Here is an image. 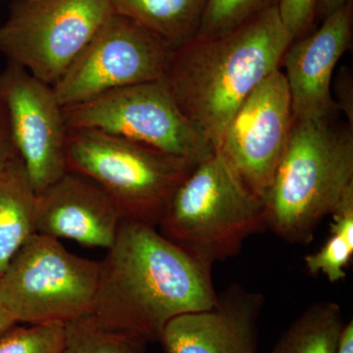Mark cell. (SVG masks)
Instances as JSON below:
<instances>
[{
	"label": "cell",
	"mask_w": 353,
	"mask_h": 353,
	"mask_svg": "<svg viewBox=\"0 0 353 353\" xmlns=\"http://www.w3.org/2000/svg\"><path fill=\"white\" fill-rule=\"evenodd\" d=\"M173 48L154 34L111 14L52 85L62 108L117 88L163 79Z\"/></svg>",
	"instance_id": "9c48e42d"
},
{
	"label": "cell",
	"mask_w": 353,
	"mask_h": 353,
	"mask_svg": "<svg viewBox=\"0 0 353 353\" xmlns=\"http://www.w3.org/2000/svg\"><path fill=\"white\" fill-rule=\"evenodd\" d=\"M0 353H65V326L13 325L0 333Z\"/></svg>",
	"instance_id": "ffe728a7"
},
{
	"label": "cell",
	"mask_w": 353,
	"mask_h": 353,
	"mask_svg": "<svg viewBox=\"0 0 353 353\" xmlns=\"http://www.w3.org/2000/svg\"><path fill=\"white\" fill-rule=\"evenodd\" d=\"M294 41L275 4L233 31L172 50L163 80L183 115L218 152L230 121Z\"/></svg>",
	"instance_id": "7a4b0ae2"
},
{
	"label": "cell",
	"mask_w": 353,
	"mask_h": 353,
	"mask_svg": "<svg viewBox=\"0 0 353 353\" xmlns=\"http://www.w3.org/2000/svg\"><path fill=\"white\" fill-rule=\"evenodd\" d=\"M338 353H353V322L347 323L341 336Z\"/></svg>",
	"instance_id": "484cf974"
},
{
	"label": "cell",
	"mask_w": 353,
	"mask_h": 353,
	"mask_svg": "<svg viewBox=\"0 0 353 353\" xmlns=\"http://www.w3.org/2000/svg\"><path fill=\"white\" fill-rule=\"evenodd\" d=\"M15 324H17V323L14 321L13 318L9 315V313L0 304V333L10 328V327Z\"/></svg>",
	"instance_id": "4316f807"
},
{
	"label": "cell",
	"mask_w": 353,
	"mask_h": 353,
	"mask_svg": "<svg viewBox=\"0 0 353 353\" xmlns=\"http://www.w3.org/2000/svg\"><path fill=\"white\" fill-rule=\"evenodd\" d=\"M68 129L94 130L201 163L215 152L183 115L163 79L63 108Z\"/></svg>",
	"instance_id": "52a82bcc"
},
{
	"label": "cell",
	"mask_w": 353,
	"mask_h": 353,
	"mask_svg": "<svg viewBox=\"0 0 353 353\" xmlns=\"http://www.w3.org/2000/svg\"><path fill=\"white\" fill-rule=\"evenodd\" d=\"M99 261L34 234L0 279V304L17 324L66 325L92 315Z\"/></svg>",
	"instance_id": "8992f818"
},
{
	"label": "cell",
	"mask_w": 353,
	"mask_h": 353,
	"mask_svg": "<svg viewBox=\"0 0 353 353\" xmlns=\"http://www.w3.org/2000/svg\"><path fill=\"white\" fill-rule=\"evenodd\" d=\"M67 171L105 190L123 220L157 228L174 194L196 163L94 130L68 129Z\"/></svg>",
	"instance_id": "5b68a950"
},
{
	"label": "cell",
	"mask_w": 353,
	"mask_h": 353,
	"mask_svg": "<svg viewBox=\"0 0 353 353\" xmlns=\"http://www.w3.org/2000/svg\"><path fill=\"white\" fill-rule=\"evenodd\" d=\"M36 192L22 160L0 172V279L32 234Z\"/></svg>",
	"instance_id": "2e32d148"
},
{
	"label": "cell",
	"mask_w": 353,
	"mask_h": 353,
	"mask_svg": "<svg viewBox=\"0 0 353 353\" xmlns=\"http://www.w3.org/2000/svg\"><path fill=\"white\" fill-rule=\"evenodd\" d=\"M264 296L238 284L217 294L212 307L176 316L159 341L166 353H257Z\"/></svg>",
	"instance_id": "5bb4252c"
},
{
	"label": "cell",
	"mask_w": 353,
	"mask_h": 353,
	"mask_svg": "<svg viewBox=\"0 0 353 353\" xmlns=\"http://www.w3.org/2000/svg\"><path fill=\"white\" fill-rule=\"evenodd\" d=\"M217 294L211 269L157 228L123 220L99 261L92 316L108 328L152 343L176 316L212 307Z\"/></svg>",
	"instance_id": "6da1fadb"
},
{
	"label": "cell",
	"mask_w": 353,
	"mask_h": 353,
	"mask_svg": "<svg viewBox=\"0 0 353 353\" xmlns=\"http://www.w3.org/2000/svg\"><path fill=\"white\" fill-rule=\"evenodd\" d=\"M336 97V108L347 116V123L353 126V76L352 70L347 66L340 69L332 83Z\"/></svg>",
	"instance_id": "cb8c5ba5"
},
{
	"label": "cell",
	"mask_w": 353,
	"mask_h": 353,
	"mask_svg": "<svg viewBox=\"0 0 353 353\" xmlns=\"http://www.w3.org/2000/svg\"><path fill=\"white\" fill-rule=\"evenodd\" d=\"M350 1L352 0H318L316 17L319 16L322 20H324L325 18L329 17L332 14L347 6Z\"/></svg>",
	"instance_id": "d4e9b609"
},
{
	"label": "cell",
	"mask_w": 353,
	"mask_h": 353,
	"mask_svg": "<svg viewBox=\"0 0 353 353\" xmlns=\"http://www.w3.org/2000/svg\"><path fill=\"white\" fill-rule=\"evenodd\" d=\"M352 0L323 20L317 31L294 39L283 57L296 119H334V70L352 44Z\"/></svg>",
	"instance_id": "7c38bea8"
},
{
	"label": "cell",
	"mask_w": 353,
	"mask_h": 353,
	"mask_svg": "<svg viewBox=\"0 0 353 353\" xmlns=\"http://www.w3.org/2000/svg\"><path fill=\"white\" fill-rule=\"evenodd\" d=\"M111 14L108 0H13L0 54L53 85Z\"/></svg>",
	"instance_id": "ba28073f"
},
{
	"label": "cell",
	"mask_w": 353,
	"mask_h": 353,
	"mask_svg": "<svg viewBox=\"0 0 353 353\" xmlns=\"http://www.w3.org/2000/svg\"><path fill=\"white\" fill-rule=\"evenodd\" d=\"M278 3V0H208L197 38L233 31Z\"/></svg>",
	"instance_id": "d6986e66"
},
{
	"label": "cell",
	"mask_w": 353,
	"mask_h": 353,
	"mask_svg": "<svg viewBox=\"0 0 353 353\" xmlns=\"http://www.w3.org/2000/svg\"><path fill=\"white\" fill-rule=\"evenodd\" d=\"M267 228L263 201L219 152L196 165L176 190L157 230L204 267L236 256Z\"/></svg>",
	"instance_id": "277c9868"
},
{
	"label": "cell",
	"mask_w": 353,
	"mask_h": 353,
	"mask_svg": "<svg viewBox=\"0 0 353 353\" xmlns=\"http://www.w3.org/2000/svg\"><path fill=\"white\" fill-rule=\"evenodd\" d=\"M112 13L134 21L172 48L197 37L208 0H108Z\"/></svg>",
	"instance_id": "9a60e30c"
},
{
	"label": "cell",
	"mask_w": 353,
	"mask_h": 353,
	"mask_svg": "<svg viewBox=\"0 0 353 353\" xmlns=\"http://www.w3.org/2000/svg\"><path fill=\"white\" fill-rule=\"evenodd\" d=\"M318 0H278L281 20L294 41L310 32Z\"/></svg>",
	"instance_id": "7402d4cb"
},
{
	"label": "cell",
	"mask_w": 353,
	"mask_h": 353,
	"mask_svg": "<svg viewBox=\"0 0 353 353\" xmlns=\"http://www.w3.org/2000/svg\"><path fill=\"white\" fill-rule=\"evenodd\" d=\"M294 122L289 85L279 69L250 92L228 125L216 152L259 199L270 187Z\"/></svg>",
	"instance_id": "30bf717a"
},
{
	"label": "cell",
	"mask_w": 353,
	"mask_h": 353,
	"mask_svg": "<svg viewBox=\"0 0 353 353\" xmlns=\"http://www.w3.org/2000/svg\"><path fill=\"white\" fill-rule=\"evenodd\" d=\"M148 343L103 326L92 315L65 325V353H146Z\"/></svg>",
	"instance_id": "ac0fdd59"
},
{
	"label": "cell",
	"mask_w": 353,
	"mask_h": 353,
	"mask_svg": "<svg viewBox=\"0 0 353 353\" xmlns=\"http://www.w3.org/2000/svg\"><path fill=\"white\" fill-rule=\"evenodd\" d=\"M336 118L296 119L289 143L263 197L267 228L306 245L353 183V129Z\"/></svg>",
	"instance_id": "3957f363"
},
{
	"label": "cell",
	"mask_w": 353,
	"mask_h": 353,
	"mask_svg": "<svg viewBox=\"0 0 353 353\" xmlns=\"http://www.w3.org/2000/svg\"><path fill=\"white\" fill-rule=\"evenodd\" d=\"M353 241L341 234L331 233L318 252L306 255V269L311 275L321 273L331 283L340 282L347 277L345 268L352 261Z\"/></svg>",
	"instance_id": "44dd1931"
},
{
	"label": "cell",
	"mask_w": 353,
	"mask_h": 353,
	"mask_svg": "<svg viewBox=\"0 0 353 353\" xmlns=\"http://www.w3.org/2000/svg\"><path fill=\"white\" fill-rule=\"evenodd\" d=\"M119 208L99 183L67 171L36 194V233L108 250L121 222Z\"/></svg>",
	"instance_id": "4fadbf2b"
},
{
	"label": "cell",
	"mask_w": 353,
	"mask_h": 353,
	"mask_svg": "<svg viewBox=\"0 0 353 353\" xmlns=\"http://www.w3.org/2000/svg\"><path fill=\"white\" fill-rule=\"evenodd\" d=\"M14 143L34 192L67 172L68 128L52 85L7 63L0 73Z\"/></svg>",
	"instance_id": "8fae6325"
},
{
	"label": "cell",
	"mask_w": 353,
	"mask_h": 353,
	"mask_svg": "<svg viewBox=\"0 0 353 353\" xmlns=\"http://www.w3.org/2000/svg\"><path fill=\"white\" fill-rule=\"evenodd\" d=\"M21 158L17 152L11 132L10 120L6 99L0 88V172L19 161Z\"/></svg>",
	"instance_id": "603a6c76"
},
{
	"label": "cell",
	"mask_w": 353,
	"mask_h": 353,
	"mask_svg": "<svg viewBox=\"0 0 353 353\" xmlns=\"http://www.w3.org/2000/svg\"><path fill=\"white\" fill-rule=\"evenodd\" d=\"M345 326L338 303L312 304L281 334L270 353H338Z\"/></svg>",
	"instance_id": "e0dca14e"
}]
</instances>
